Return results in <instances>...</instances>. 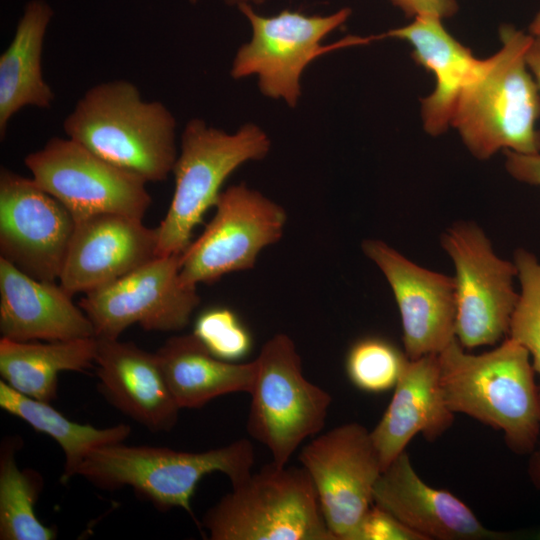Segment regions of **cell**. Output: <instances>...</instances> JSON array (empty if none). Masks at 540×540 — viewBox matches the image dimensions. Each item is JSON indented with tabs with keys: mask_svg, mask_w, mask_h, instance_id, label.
Returning a JSON list of instances; mask_svg holds the SVG:
<instances>
[{
	"mask_svg": "<svg viewBox=\"0 0 540 540\" xmlns=\"http://www.w3.org/2000/svg\"><path fill=\"white\" fill-rule=\"evenodd\" d=\"M501 48L481 59L473 78L461 90L450 125L480 160L499 150L540 153L539 88L528 71L526 50L532 39L511 25L499 29Z\"/></svg>",
	"mask_w": 540,
	"mask_h": 540,
	"instance_id": "cell-1",
	"label": "cell"
},
{
	"mask_svg": "<svg viewBox=\"0 0 540 540\" xmlns=\"http://www.w3.org/2000/svg\"><path fill=\"white\" fill-rule=\"evenodd\" d=\"M63 128L68 138L146 183L166 180L177 159L175 117L124 79L89 88Z\"/></svg>",
	"mask_w": 540,
	"mask_h": 540,
	"instance_id": "cell-2",
	"label": "cell"
},
{
	"mask_svg": "<svg viewBox=\"0 0 540 540\" xmlns=\"http://www.w3.org/2000/svg\"><path fill=\"white\" fill-rule=\"evenodd\" d=\"M444 401L504 433L518 454L532 452L540 433V392L534 383L529 352L506 338L495 349L467 353L456 337L438 354Z\"/></svg>",
	"mask_w": 540,
	"mask_h": 540,
	"instance_id": "cell-3",
	"label": "cell"
},
{
	"mask_svg": "<svg viewBox=\"0 0 540 540\" xmlns=\"http://www.w3.org/2000/svg\"><path fill=\"white\" fill-rule=\"evenodd\" d=\"M254 463L255 450L247 439L203 452L122 442L91 452L76 476L103 490L130 487L160 510L181 508L194 517L191 499L204 476L219 472L235 485L252 472Z\"/></svg>",
	"mask_w": 540,
	"mask_h": 540,
	"instance_id": "cell-4",
	"label": "cell"
},
{
	"mask_svg": "<svg viewBox=\"0 0 540 540\" xmlns=\"http://www.w3.org/2000/svg\"><path fill=\"white\" fill-rule=\"evenodd\" d=\"M202 526L211 540H334L307 471L274 462L232 485Z\"/></svg>",
	"mask_w": 540,
	"mask_h": 540,
	"instance_id": "cell-5",
	"label": "cell"
},
{
	"mask_svg": "<svg viewBox=\"0 0 540 540\" xmlns=\"http://www.w3.org/2000/svg\"><path fill=\"white\" fill-rule=\"evenodd\" d=\"M271 148L267 133L247 123L228 133L191 119L181 136L173 171L174 194L166 216L157 227L158 256L182 254L194 228L214 207L226 179L241 165L265 158Z\"/></svg>",
	"mask_w": 540,
	"mask_h": 540,
	"instance_id": "cell-6",
	"label": "cell"
},
{
	"mask_svg": "<svg viewBox=\"0 0 540 540\" xmlns=\"http://www.w3.org/2000/svg\"><path fill=\"white\" fill-rule=\"evenodd\" d=\"M240 12L250 23L252 35L234 57L230 75L234 79L256 76L260 92L283 100L294 108L301 96V76L318 57L341 48L368 44L381 36H347L332 44L323 39L343 25L349 8L321 16L284 9L273 16L257 14L250 4H240Z\"/></svg>",
	"mask_w": 540,
	"mask_h": 540,
	"instance_id": "cell-7",
	"label": "cell"
},
{
	"mask_svg": "<svg viewBox=\"0 0 540 540\" xmlns=\"http://www.w3.org/2000/svg\"><path fill=\"white\" fill-rule=\"evenodd\" d=\"M248 434L286 466L301 443L325 426L330 394L306 379L294 341L284 333L267 340L255 359Z\"/></svg>",
	"mask_w": 540,
	"mask_h": 540,
	"instance_id": "cell-8",
	"label": "cell"
},
{
	"mask_svg": "<svg viewBox=\"0 0 540 540\" xmlns=\"http://www.w3.org/2000/svg\"><path fill=\"white\" fill-rule=\"evenodd\" d=\"M454 268L455 337L464 348L493 345L508 334L519 294L514 262L495 254L474 222H456L441 235Z\"/></svg>",
	"mask_w": 540,
	"mask_h": 540,
	"instance_id": "cell-9",
	"label": "cell"
},
{
	"mask_svg": "<svg viewBox=\"0 0 540 540\" xmlns=\"http://www.w3.org/2000/svg\"><path fill=\"white\" fill-rule=\"evenodd\" d=\"M202 234L180 255L183 284L197 287L254 268L259 254L277 243L287 223L285 209L245 183L222 191Z\"/></svg>",
	"mask_w": 540,
	"mask_h": 540,
	"instance_id": "cell-10",
	"label": "cell"
},
{
	"mask_svg": "<svg viewBox=\"0 0 540 540\" xmlns=\"http://www.w3.org/2000/svg\"><path fill=\"white\" fill-rule=\"evenodd\" d=\"M32 179L75 221L104 214L142 219L151 204L146 182L66 137H53L25 157Z\"/></svg>",
	"mask_w": 540,
	"mask_h": 540,
	"instance_id": "cell-11",
	"label": "cell"
},
{
	"mask_svg": "<svg viewBox=\"0 0 540 540\" xmlns=\"http://www.w3.org/2000/svg\"><path fill=\"white\" fill-rule=\"evenodd\" d=\"M180 255L157 256L118 280L85 294L79 306L96 338L119 339L129 326L147 331L184 329L200 303L197 287L183 284Z\"/></svg>",
	"mask_w": 540,
	"mask_h": 540,
	"instance_id": "cell-12",
	"label": "cell"
},
{
	"mask_svg": "<svg viewBox=\"0 0 540 540\" xmlns=\"http://www.w3.org/2000/svg\"><path fill=\"white\" fill-rule=\"evenodd\" d=\"M298 459L334 540H352L383 471L371 432L356 422L339 425L304 445Z\"/></svg>",
	"mask_w": 540,
	"mask_h": 540,
	"instance_id": "cell-13",
	"label": "cell"
},
{
	"mask_svg": "<svg viewBox=\"0 0 540 540\" xmlns=\"http://www.w3.org/2000/svg\"><path fill=\"white\" fill-rule=\"evenodd\" d=\"M76 221L32 178L0 171V251L28 275L59 279Z\"/></svg>",
	"mask_w": 540,
	"mask_h": 540,
	"instance_id": "cell-14",
	"label": "cell"
},
{
	"mask_svg": "<svg viewBox=\"0 0 540 540\" xmlns=\"http://www.w3.org/2000/svg\"><path fill=\"white\" fill-rule=\"evenodd\" d=\"M361 248L393 292L406 356L439 354L455 338L454 278L417 265L379 239H365Z\"/></svg>",
	"mask_w": 540,
	"mask_h": 540,
	"instance_id": "cell-15",
	"label": "cell"
},
{
	"mask_svg": "<svg viewBox=\"0 0 540 540\" xmlns=\"http://www.w3.org/2000/svg\"><path fill=\"white\" fill-rule=\"evenodd\" d=\"M157 228L113 213L76 222L59 284L73 296L110 284L157 257Z\"/></svg>",
	"mask_w": 540,
	"mask_h": 540,
	"instance_id": "cell-16",
	"label": "cell"
},
{
	"mask_svg": "<svg viewBox=\"0 0 540 540\" xmlns=\"http://www.w3.org/2000/svg\"><path fill=\"white\" fill-rule=\"evenodd\" d=\"M373 504L392 514L424 540H499L505 534L487 529L452 493L426 484L403 451L381 473Z\"/></svg>",
	"mask_w": 540,
	"mask_h": 540,
	"instance_id": "cell-17",
	"label": "cell"
},
{
	"mask_svg": "<svg viewBox=\"0 0 540 540\" xmlns=\"http://www.w3.org/2000/svg\"><path fill=\"white\" fill-rule=\"evenodd\" d=\"M96 341L100 392L114 407L150 431H170L177 423L180 407L156 353L119 339Z\"/></svg>",
	"mask_w": 540,
	"mask_h": 540,
	"instance_id": "cell-18",
	"label": "cell"
},
{
	"mask_svg": "<svg viewBox=\"0 0 540 540\" xmlns=\"http://www.w3.org/2000/svg\"><path fill=\"white\" fill-rule=\"evenodd\" d=\"M0 332L15 341L95 337L91 321L60 284L36 279L1 256Z\"/></svg>",
	"mask_w": 540,
	"mask_h": 540,
	"instance_id": "cell-19",
	"label": "cell"
},
{
	"mask_svg": "<svg viewBox=\"0 0 540 540\" xmlns=\"http://www.w3.org/2000/svg\"><path fill=\"white\" fill-rule=\"evenodd\" d=\"M453 421L454 413L441 389L438 354L409 359L386 411L370 431L383 470L405 451L415 435L433 441Z\"/></svg>",
	"mask_w": 540,
	"mask_h": 540,
	"instance_id": "cell-20",
	"label": "cell"
},
{
	"mask_svg": "<svg viewBox=\"0 0 540 540\" xmlns=\"http://www.w3.org/2000/svg\"><path fill=\"white\" fill-rule=\"evenodd\" d=\"M383 36L409 42L413 60L434 74L435 89L421 100L423 127L432 136L444 133L450 126L459 94L475 75L481 59L457 41L436 16H417L410 24L391 29Z\"/></svg>",
	"mask_w": 540,
	"mask_h": 540,
	"instance_id": "cell-21",
	"label": "cell"
},
{
	"mask_svg": "<svg viewBox=\"0 0 540 540\" xmlns=\"http://www.w3.org/2000/svg\"><path fill=\"white\" fill-rule=\"evenodd\" d=\"M155 353L180 409L200 408L226 394H250L253 388L255 359L246 363L221 360L193 333L169 338Z\"/></svg>",
	"mask_w": 540,
	"mask_h": 540,
	"instance_id": "cell-22",
	"label": "cell"
},
{
	"mask_svg": "<svg viewBox=\"0 0 540 540\" xmlns=\"http://www.w3.org/2000/svg\"><path fill=\"white\" fill-rule=\"evenodd\" d=\"M53 16L44 0L27 3L13 39L0 56V139L10 120L27 106L48 109L55 94L45 81L42 53L47 27Z\"/></svg>",
	"mask_w": 540,
	"mask_h": 540,
	"instance_id": "cell-23",
	"label": "cell"
},
{
	"mask_svg": "<svg viewBox=\"0 0 540 540\" xmlns=\"http://www.w3.org/2000/svg\"><path fill=\"white\" fill-rule=\"evenodd\" d=\"M96 348L95 337L46 343L1 337L0 374L14 390L50 403L57 396L59 374L95 366Z\"/></svg>",
	"mask_w": 540,
	"mask_h": 540,
	"instance_id": "cell-24",
	"label": "cell"
},
{
	"mask_svg": "<svg viewBox=\"0 0 540 540\" xmlns=\"http://www.w3.org/2000/svg\"><path fill=\"white\" fill-rule=\"evenodd\" d=\"M0 407L58 443L65 455L62 481L76 476L79 466L91 452L106 445L122 443L131 433V427L125 424L97 428L71 421L49 402L26 396L3 380L0 381Z\"/></svg>",
	"mask_w": 540,
	"mask_h": 540,
	"instance_id": "cell-25",
	"label": "cell"
},
{
	"mask_svg": "<svg viewBox=\"0 0 540 540\" xmlns=\"http://www.w3.org/2000/svg\"><path fill=\"white\" fill-rule=\"evenodd\" d=\"M20 443L19 437H6L0 448V539L53 540L56 529L44 525L35 512L43 477L35 470L17 466L15 455Z\"/></svg>",
	"mask_w": 540,
	"mask_h": 540,
	"instance_id": "cell-26",
	"label": "cell"
},
{
	"mask_svg": "<svg viewBox=\"0 0 540 540\" xmlns=\"http://www.w3.org/2000/svg\"><path fill=\"white\" fill-rule=\"evenodd\" d=\"M408 360L393 343L370 336L350 347L345 365L353 385L365 392L381 393L396 386Z\"/></svg>",
	"mask_w": 540,
	"mask_h": 540,
	"instance_id": "cell-27",
	"label": "cell"
},
{
	"mask_svg": "<svg viewBox=\"0 0 540 540\" xmlns=\"http://www.w3.org/2000/svg\"><path fill=\"white\" fill-rule=\"evenodd\" d=\"M513 262L521 292L511 316L508 338L529 352L533 369L540 376V261L533 253L519 248Z\"/></svg>",
	"mask_w": 540,
	"mask_h": 540,
	"instance_id": "cell-28",
	"label": "cell"
},
{
	"mask_svg": "<svg viewBox=\"0 0 540 540\" xmlns=\"http://www.w3.org/2000/svg\"><path fill=\"white\" fill-rule=\"evenodd\" d=\"M192 333L212 355L224 361H239L252 348L249 330L229 308L214 307L202 312Z\"/></svg>",
	"mask_w": 540,
	"mask_h": 540,
	"instance_id": "cell-29",
	"label": "cell"
},
{
	"mask_svg": "<svg viewBox=\"0 0 540 540\" xmlns=\"http://www.w3.org/2000/svg\"><path fill=\"white\" fill-rule=\"evenodd\" d=\"M352 540H424L392 514L373 504L362 518Z\"/></svg>",
	"mask_w": 540,
	"mask_h": 540,
	"instance_id": "cell-30",
	"label": "cell"
},
{
	"mask_svg": "<svg viewBox=\"0 0 540 540\" xmlns=\"http://www.w3.org/2000/svg\"><path fill=\"white\" fill-rule=\"evenodd\" d=\"M505 167L516 180L540 186V153L522 154L504 150Z\"/></svg>",
	"mask_w": 540,
	"mask_h": 540,
	"instance_id": "cell-31",
	"label": "cell"
},
{
	"mask_svg": "<svg viewBox=\"0 0 540 540\" xmlns=\"http://www.w3.org/2000/svg\"><path fill=\"white\" fill-rule=\"evenodd\" d=\"M400 8L408 17L423 15L436 16L441 19L453 16L458 10L456 0H389Z\"/></svg>",
	"mask_w": 540,
	"mask_h": 540,
	"instance_id": "cell-32",
	"label": "cell"
},
{
	"mask_svg": "<svg viewBox=\"0 0 540 540\" xmlns=\"http://www.w3.org/2000/svg\"><path fill=\"white\" fill-rule=\"evenodd\" d=\"M525 60L540 91V38L533 37L526 50Z\"/></svg>",
	"mask_w": 540,
	"mask_h": 540,
	"instance_id": "cell-33",
	"label": "cell"
},
{
	"mask_svg": "<svg viewBox=\"0 0 540 540\" xmlns=\"http://www.w3.org/2000/svg\"><path fill=\"white\" fill-rule=\"evenodd\" d=\"M529 474L534 484L540 488V449L536 450L530 460ZM540 538V533H539Z\"/></svg>",
	"mask_w": 540,
	"mask_h": 540,
	"instance_id": "cell-34",
	"label": "cell"
},
{
	"mask_svg": "<svg viewBox=\"0 0 540 540\" xmlns=\"http://www.w3.org/2000/svg\"><path fill=\"white\" fill-rule=\"evenodd\" d=\"M530 35L540 38V11L536 14L535 18L529 26Z\"/></svg>",
	"mask_w": 540,
	"mask_h": 540,
	"instance_id": "cell-35",
	"label": "cell"
},
{
	"mask_svg": "<svg viewBox=\"0 0 540 540\" xmlns=\"http://www.w3.org/2000/svg\"><path fill=\"white\" fill-rule=\"evenodd\" d=\"M227 4L229 5H237L239 6L240 4H256V5H260V4H263L266 0H224Z\"/></svg>",
	"mask_w": 540,
	"mask_h": 540,
	"instance_id": "cell-36",
	"label": "cell"
},
{
	"mask_svg": "<svg viewBox=\"0 0 540 540\" xmlns=\"http://www.w3.org/2000/svg\"><path fill=\"white\" fill-rule=\"evenodd\" d=\"M197 1H198V0H190V2H191L192 4L197 3Z\"/></svg>",
	"mask_w": 540,
	"mask_h": 540,
	"instance_id": "cell-37",
	"label": "cell"
}]
</instances>
